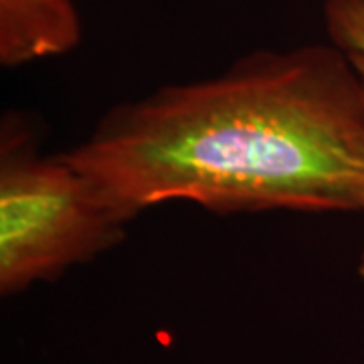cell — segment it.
Here are the masks:
<instances>
[{"mask_svg":"<svg viewBox=\"0 0 364 364\" xmlns=\"http://www.w3.org/2000/svg\"><path fill=\"white\" fill-rule=\"evenodd\" d=\"M81 41L73 0H0V63L25 65L65 55Z\"/></svg>","mask_w":364,"mask_h":364,"instance_id":"3957f363","label":"cell"},{"mask_svg":"<svg viewBox=\"0 0 364 364\" xmlns=\"http://www.w3.org/2000/svg\"><path fill=\"white\" fill-rule=\"evenodd\" d=\"M65 158L126 223L174 200L364 210V67L334 43L255 51L112 107Z\"/></svg>","mask_w":364,"mask_h":364,"instance_id":"6da1fadb","label":"cell"},{"mask_svg":"<svg viewBox=\"0 0 364 364\" xmlns=\"http://www.w3.org/2000/svg\"><path fill=\"white\" fill-rule=\"evenodd\" d=\"M2 136L0 291L11 296L117 245L126 221L65 154L43 156Z\"/></svg>","mask_w":364,"mask_h":364,"instance_id":"7a4b0ae2","label":"cell"},{"mask_svg":"<svg viewBox=\"0 0 364 364\" xmlns=\"http://www.w3.org/2000/svg\"><path fill=\"white\" fill-rule=\"evenodd\" d=\"M326 26L332 43L364 65V0H326ZM360 275L364 277V253Z\"/></svg>","mask_w":364,"mask_h":364,"instance_id":"277c9868","label":"cell"}]
</instances>
